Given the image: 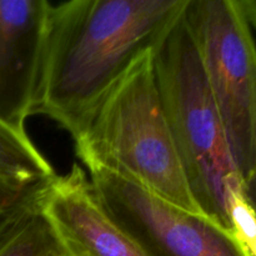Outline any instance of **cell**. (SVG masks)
I'll list each match as a JSON object with an SVG mask.
<instances>
[{"label":"cell","instance_id":"6da1fadb","mask_svg":"<svg viewBox=\"0 0 256 256\" xmlns=\"http://www.w3.org/2000/svg\"><path fill=\"white\" fill-rule=\"evenodd\" d=\"M188 0H72L49 4L35 114L72 136L115 82L154 49Z\"/></svg>","mask_w":256,"mask_h":256},{"label":"cell","instance_id":"7a4b0ae2","mask_svg":"<svg viewBox=\"0 0 256 256\" xmlns=\"http://www.w3.org/2000/svg\"><path fill=\"white\" fill-rule=\"evenodd\" d=\"M72 139L76 156L85 166L104 165L172 204L202 212L165 116L152 50L142 55L115 82Z\"/></svg>","mask_w":256,"mask_h":256},{"label":"cell","instance_id":"3957f363","mask_svg":"<svg viewBox=\"0 0 256 256\" xmlns=\"http://www.w3.org/2000/svg\"><path fill=\"white\" fill-rule=\"evenodd\" d=\"M152 62L165 116L192 198L202 214L232 232L228 192L244 182L184 10L154 46Z\"/></svg>","mask_w":256,"mask_h":256},{"label":"cell","instance_id":"277c9868","mask_svg":"<svg viewBox=\"0 0 256 256\" xmlns=\"http://www.w3.org/2000/svg\"><path fill=\"white\" fill-rule=\"evenodd\" d=\"M184 16L245 182L256 169V45L250 25L238 0H188Z\"/></svg>","mask_w":256,"mask_h":256},{"label":"cell","instance_id":"5b68a950","mask_svg":"<svg viewBox=\"0 0 256 256\" xmlns=\"http://www.w3.org/2000/svg\"><path fill=\"white\" fill-rule=\"evenodd\" d=\"M86 169L105 209L146 256H250L206 215L172 204L104 165Z\"/></svg>","mask_w":256,"mask_h":256},{"label":"cell","instance_id":"8992f818","mask_svg":"<svg viewBox=\"0 0 256 256\" xmlns=\"http://www.w3.org/2000/svg\"><path fill=\"white\" fill-rule=\"evenodd\" d=\"M40 214L49 225L58 256H146L112 219L80 165L48 184Z\"/></svg>","mask_w":256,"mask_h":256},{"label":"cell","instance_id":"52a82bcc","mask_svg":"<svg viewBox=\"0 0 256 256\" xmlns=\"http://www.w3.org/2000/svg\"><path fill=\"white\" fill-rule=\"evenodd\" d=\"M49 4L0 0V120L19 132L39 98Z\"/></svg>","mask_w":256,"mask_h":256},{"label":"cell","instance_id":"ba28073f","mask_svg":"<svg viewBox=\"0 0 256 256\" xmlns=\"http://www.w3.org/2000/svg\"><path fill=\"white\" fill-rule=\"evenodd\" d=\"M49 160L32 144L26 132L0 120V179L32 184L55 176Z\"/></svg>","mask_w":256,"mask_h":256},{"label":"cell","instance_id":"9c48e42d","mask_svg":"<svg viewBox=\"0 0 256 256\" xmlns=\"http://www.w3.org/2000/svg\"><path fill=\"white\" fill-rule=\"evenodd\" d=\"M58 246L40 208L0 240V256H52Z\"/></svg>","mask_w":256,"mask_h":256},{"label":"cell","instance_id":"30bf717a","mask_svg":"<svg viewBox=\"0 0 256 256\" xmlns=\"http://www.w3.org/2000/svg\"><path fill=\"white\" fill-rule=\"evenodd\" d=\"M228 216L238 242L250 256H256V214L245 198L242 185L228 192Z\"/></svg>","mask_w":256,"mask_h":256},{"label":"cell","instance_id":"8fae6325","mask_svg":"<svg viewBox=\"0 0 256 256\" xmlns=\"http://www.w3.org/2000/svg\"><path fill=\"white\" fill-rule=\"evenodd\" d=\"M52 179L42 182L36 188L28 192L22 196L19 202H15L12 206L4 210H0V240L12 229L16 226L20 222L29 216L30 214L39 210L40 202H42L44 192L46 190L48 184Z\"/></svg>","mask_w":256,"mask_h":256},{"label":"cell","instance_id":"7c38bea8","mask_svg":"<svg viewBox=\"0 0 256 256\" xmlns=\"http://www.w3.org/2000/svg\"><path fill=\"white\" fill-rule=\"evenodd\" d=\"M44 182H46V180L32 182V184H19V182L0 179V210H4L14 205L22 196H25L28 192H32L34 188H36L38 185Z\"/></svg>","mask_w":256,"mask_h":256},{"label":"cell","instance_id":"4fadbf2b","mask_svg":"<svg viewBox=\"0 0 256 256\" xmlns=\"http://www.w3.org/2000/svg\"><path fill=\"white\" fill-rule=\"evenodd\" d=\"M242 192H244L245 198H246L248 202L256 214V169L252 172V176L242 184Z\"/></svg>","mask_w":256,"mask_h":256},{"label":"cell","instance_id":"5bb4252c","mask_svg":"<svg viewBox=\"0 0 256 256\" xmlns=\"http://www.w3.org/2000/svg\"><path fill=\"white\" fill-rule=\"evenodd\" d=\"M250 26L256 29V0H238Z\"/></svg>","mask_w":256,"mask_h":256},{"label":"cell","instance_id":"9a60e30c","mask_svg":"<svg viewBox=\"0 0 256 256\" xmlns=\"http://www.w3.org/2000/svg\"><path fill=\"white\" fill-rule=\"evenodd\" d=\"M52 256H58V255H52Z\"/></svg>","mask_w":256,"mask_h":256}]
</instances>
